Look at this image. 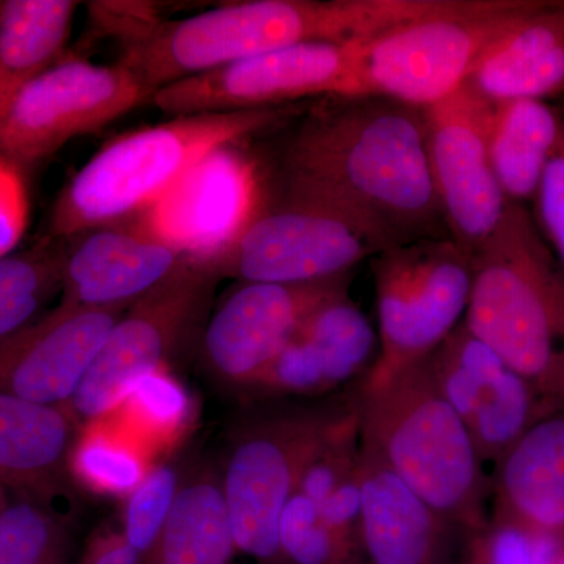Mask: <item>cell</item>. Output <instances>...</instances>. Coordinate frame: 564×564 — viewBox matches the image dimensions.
Instances as JSON below:
<instances>
[{
	"label": "cell",
	"mask_w": 564,
	"mask_h": 564,
	"mask_svg": "<svg viewBox=\"0 0 564 564\" xmlns=\"http://www.w3.org/2000/svg\"><path fill=\"white\" fill-rule=\"evenodd\" d=\"M282 182V191L333 204L391 245L451 239L419 107L329 98L289 139Z\"/></svg>",
	"instance_id": "1"
},
{
	"label": "cell",
	"mask_w": 564,
	"mask_h": 564,
	"mask_svg": "<svg viewBox=\"0 0 564 564\" xmlns=\"http://www.w3.org/2000/svg\"><path fill=\"white\" fill-rule=\"evenodd\" d=\"M440 0H248L177 21H143L121 65L152 91L207 70L311 41L369 39Z\"/></svg>",
	"instance_id": "2"
},
{
	"label": "cell",
	"mask_w": 564,
	"mask_h": 564,
	"mask_svg": "<svg viewBox=\"0 0 564 564\" xmlns=\"http://www.w3.org/2000/svg\"><path fill=\"white\" fill-rule=\"evenodd\" d=\"M463 323L544 399H564V270L524 204L470 256Z\"/></svg>",
	"instance_id": "3"
},
{
	"label": "cell",
	"mask_w": 564,
	"mask_h": 564,
	"mask_svg": "<svg viewBox=\"0 0 564 564\" xmlns=\"http://www.w3.org/2000/svg\"><path fill=\"white\" fill-rule=\"evenodd\" d=\"M292 113L288 106L184 115L122 133L93 154L62 188L51 214L50 239L66 242L139 217L212 152L272 131Z\"/></svg>",
	"instance_id": "4"
},
{
	"label": "cell",
	"mask_w": 564,
	"mask_h": 564,
	"mask_svg": "<svg viewBox=\"0 0 564 564\" xmlns=\"http://www.w3.org/2000/svg\"><path fill=\"white\" fill-rule=\"evenodd\" d=\"M359 433L397 477L447 524L485 529L489 484L462 417L426 358L375 391L358 389Z\"/></svg>",
	"instance_id": "5"
},
{
	"label": "cell",
	"mask_w": 564,
	"mask_h": 564,
	"mask_svg": "<svg viewBox=\"0 0 564 564\" xmlns=\"http://www.w3.org/2000/svg\"><path fill=\"white\" fill-rule=\"evenodd\" d=\"M532 0H440L429 13L362 39L355 98L426 109L463 87L488 47Z\"/></svg>",
	"instance_id": "6"
},
{
	"label": "cell",
	"mask_w": 564,
	"mask_h": 564,
	"mask_svg": "<svg viewBox=\"0 0 564 564\" xmlns=\"http://www.w3.org/2000/svg\"><path fill=\"white\" fill-rule=\"evenodd\" d=\"M356 408L358 392L321 406L270 411L240 426L221 477L237 551L282 564V511L306 467Z\"/></svg>",
	"instance_id": "7"
},
{
	"label": "cell",
	"mask_w": 564,
	"mask_h": 564,
	"mask_svg": "<svg viewBox=\"0 0 564 564\" xmlns=\"http://www.w3.org/2000/svg\"><path fill=\"white\" fill-rule=\"evenodd\" d=\"M378 355L359 389L375 391L423 361L462 325L470 258L452 239L393 245L372 258Z\"/></svg>",
	"instance_id": "8"
},
{
	"label": "cell",
	"mask_w": 564,
	"mask_h": 564,
	"mask_svg": "<svg viewBox=\"0 0 564 564\" xmlns=\"http://www.w3.org/2000/svg\"><path fill=\"white\" fill-rule=\"evenodd\" d=\"M389 247L386 237L348 212L282 191L276 202L267 198L215 270L240 282L302 284L351 273Z\"/></svg>",
	"instance_id": "9"
},
{
	"label": "cell",
	"mask_w": 564,
	"mask_h": 564,
	"mask_svg": "<svg viewBox=\"0 0 564 564\" xmlns=\"http://www.w3.org/2000/svg\"><path fill=\"white\" fill-rule=\"evenodd\" d=\"M220 274L187 261L128 307L66 404L77 422L95 421L120 406L135 386L191 344L206 326Z\"/></svg>",
	"instance_id": "10"
},
{
	"label": "cell",
	"mask_w": 564,
	"mask_h": 564,
	"mask_svg": "<svg viewBox=\"0 0 564 564\" xmlns=\"http://www.w3.org/2000/svg\"><path fill=\"white\" fill-rule=\"evenodd\" d=\"M154 91L120 62L61 58L18 95L0 124V154L22 170L68 141L106 128L152 102Z\"/></svg>",
	"instance_id": "11"
},
{
	"label": "cell",
	"mask_w": 564,
	"mask_h": 564,
	"mask_svg": "<svg viewBox=\"0 0 564 564\" xmlns=\"http://www.w3.org/2000/svg\"><path fill=\"white\" fill-rule=\"evenodd\" d=\"M311 41L254 55L161 88L152 104L172 117L288 107L307 98H355L359 44Z\"/></svg>",
	"instance_id": "12"
},
{
	"label": "cell",
	"mask_w": 564,
	"mask_h": 564,
	"mask_svg": "<svg viewBox=\"0 0 564 564\" xmlns=\"http://www.w3.org/2000/svg\"><path fill=\"white\" fill-rule=\"evenodd\" d=\"M423 113L430 166L448 237L470 258L510 206L489 159L492 104L464 84Z\"/></svg>",
	"instance_id": "13"
},
{
	"label": "cell",
	"mask_w": 564,
	"mask_h": 564,
	"mask_svg": "<svg viewBox=\"0 0 564 564\" xmlns=\"http://www.w3.org/2000/svg\"><path fill=\"white\" fill-rule=\"evenodd\" d=\"M259 163L240 144L212 152L135 218L191 262L214 267L265 204Z\"/></svg>",
	"instance_id": "14"
},
{
	"label": "cell",
	"mask_w": 564,
	"mask_h": 564,
	"mask_svg": "<svg viewBox=\"0 0 564 564\" xmlns=\"http://www.w3.org/2000/svg\"><path fill=\"white\" fill-rule=\"evenodd\" d=\"M350 282L351 273L302 284L240 282L204 326V366L247 391L315 310L350 292Z\"/></svg>",
	"instance_id": "15"
},
{
	"label": "cell",
	"mask_w": 564,
	"mask_h": 564,
	"mask_svg": "<svg viewBox=\"0 0 564 564\" xmlns=\"http://www.w3.org/2000/svg\"><path fill=\"white\" fill-rule=\"evenodd\" d=\"M426 364L437 389L469 430L481 463H499L543 421L544 397L464 323Z\"/></svg>",
	"instance_id": "16"
},
{
	"label": "cell",
	"mask_w": 564,
	"mask_h": 564,
	"mask_svg": "<svg viewBox=\"0 0 564 564\" xmlns=\"http://www.w3.org/2000/svg\"><path fill=\"white\" fill-rule=\"evenodd\" d=\"M128 307L61 302L0 339V393L66 406Z\"/></svg>",
	"instance_id": "17"
},
{
	"label": "cell",
	"mask_w": 564,
	"mask_h": 564,
	"mask_svg": "<svg viewBox=\"0 0 564 564\" xmlns=\"http://www.w3.org/2000/svg\"><path fill=\"white\" fill-rule=\"evenodd\" d=\"M62 302L87 307L132 306L187 262L135 218L66 240Z\"/></svg>",
	"instance_id": "18"
},
{
	"label": "cell",
	"mask_w": 564,
	"mask_h": 564,
	"mask_svg": "<svg viewBox=\"0 0 564 564\" xmlns=\"http://www.w3.org/2000/svg\"><path fill=\"white\" fill-rule=\"evenodd\" d=\"M378 336L350 292L323 303L299 334L247 389L261 397L325 395L366 377Z\"/></svg>",
	"instance_id": "19"
},
{
	"label": "cell",
	"mask_w": 564,
	"mask_h": 564,
	"mask_svg": "<svg viewBox=\"0 0 564 564\" xmlns=\"http://www.w3.org/2000/svg\"><path fill=\"white\" fill-rule=\"evenodd\" d=\"M491 104L564 93V0H532L499 36L466 82Z\"/></svg>",
	"instance_id": "20"
},
{
	"label": "cell",
	"mask_w": 564,
	"mask_h": 564,
	"mask_svg": "<svg viewBox=\"0 0 564 564\" xmlns=\"http://www.w3.org/2000/svg\"><path fill=\"white\" fill-rule=\"evenodd\" d=\"M359 541L372 564H437L451 524L361 440Z\"/></svg>",
	"instance_id": "21"
},
{
	"label": "cell",
	"mask_w": 564,
	"mask_h": 564,
	"mask_svg": "<svg viewBox=\"0 0 564 564\" xmlns=\"http://www.w3.org/2000/svg\"><path fill=\"white\" fill-rule=\"evenodd\" d=\"M77 421L66 406L0 393V485L54 508L68 491Z\"/></svg>",
	"instance_id": "22"
},
{
	"label": "cell",
	"mask_w": 564,
	"mask_h": 564,
	"mask_svg": "<svg viewBox=\"0 0 564 564\" xmlns=\"http://www.w3.org/2000/svg\"><path fill=\"white\" fill-rule=\"evenodd\" d=\"M496 524L564 541V417L534 423L497 463Z\"/></svg>",
	"instance_id": "23"
},
{
	"label": "cell",
	"mask_w": 564,
	"mask_h": 564,
	"mask_svg": "<svg viewBox=\"0 0 564 564\" xmlns=\"http://www.w3.org/2000/svg\"><path fill=\"white\" fill-rule=\"evenodd\" d=\"M562 129L563 113L545 101L492 104L489 159L508 202H534Z\"/></svg>",
	"instance_id": "24"
},
{
	"label": "cell",
	"mask_w": 564,
	"mask_h": 564,
	"mask_svg": "<svg viewBox=\"0 0 564 564\" xmlns=\"http://www.w3.org/2000/svg\"><path fill=\"white\" fill-rule=\"evenodd\" d=\"M76 10L69 0L0 2V124L18 95L63 57Z\"/></svg>",
	"instance_id": "25"
},
{
	"label": "cell",
	"mask_w": 564,
	"mask_h": 564,
	"mask_svg": "<svg viewBox=\"0 0 564 564\" xmlns=\"http://www.w3.org/2000/svg\"><path fill=\"white\" fill-rule=\"evenodd\" d=\"M236 551L221 477L199 470L181 480L172 514L140 564H229Z\"/></svg>",
	"instance_id": "26"
},
{
	"label": "cell",
	"mask_w": 564,
	"mask_h": 564,
	"mask_svg": "<svg viewBox=\"0 0 564 564\" xmlns=\"http://www.w3.org/2000/svg\"><path fill=\"white\" fill-rule=\"evenodd\" d=\"M0 564H70L68 525L54 508L18 497L0 511Z\"/></svg>",
	"instance_id": "27"
},
{
	"label": "cell",
	"mask_w": 564,
	"mask_h": 564,
	"mask_svg": "<svg viewBox=\"0 0 564 564\" xmlns=\"http://www.w3.org/2000/svg\"><path fill=\"white\" fill-rule=\"evenodd\" d=\"M282 564H350L351 545L323 521L313 500L293 492L280 521Z\"/></svg>",
	"instance_id": "28"
},
{
	"label": "cell",
	"mask_w": 564,
	"mask_h": 564,
	"mask_svg": "<svg viewBox=\"0 0 564 564\" xmlns=\"http://www.w3.org/2000/svg\"><path fill=\"white\" fill-rule=\"evenodd\" d=\"M180 486L176 469L161 464L148 470L143 480L126 496L121 532L140 555H147L158 541L172 514Z\"/></svg>",
	"instance_id": "29"
},
{
	"label": "cell",
	"mask_w": 564,
	"mask_h": 564,
	"mask_svg": "<svg viewBox=\"0 0 564 564\" xmlns=\"http://www.w3.org/2000/svg\"><path fill=\"white\" fill-rule=\"evenodd\" d=\"M70 473L101 491L124 496L147 475L132 447L99 433L77 440L70 454Z\"/></svg>",
	"instance_id": "30"
},
{
	"label": "cell",
	"mask_w": 564,
	"mask_h": 564,
	"mask_svg": "<svg viewBox=\"0 0 564 564\" xmlns=\"http://www.w3.org/2000/svg\"><path fill=\"white\" fill-rule=\"evenodd\" d=\"M65 245L58 240L21 252H11L0 259V302L50 296L61 289Z\"/></svg>",
	"instance_id": "31"
},
{
	"label": "cell",
	"mask_w": 564,
	"mask_h": 564,
	"mask_svg": "<svg viewBox=\"0 0 564 564\" xmlns=\"http://www.w3.org/2000/svg\"><path fill=\"white\" fill-rule=\"evenodd\" d=\"M31 220V199L21 166L0 154V259L17 251Z\"/></svg>",
	"instance_id": "32"
},
{
	"label": "cell",
	"mask_w": 564,
	"mask_h": 564,
	"mask_svg": "<svg viewBox=\"0 0 564 564\" xmlns=\"http://www.w3.org/2000/svg\"><path fill=\"white\" fill-rule=\"evenodd\" d=\"M534 203L538 228L554 248L564 270V115L562 135L545 169Z\"/></svg>",
	"instance_id": "33"
},
{
	"label": "cell",
	"mask_w": 564,
	"mask_h": 564,
	"mask_svg": "<svg viewBox=\"0 0 564 564\" xmlns=\"http://www.w3.org/2000/svg\"><path fill=\"white\" fill-rule=\"evenodd\" d=\"M131 397L140 417L159 432L174 429L185 413V399L177 386L158 373L141 380Z\"/></svg>",
	"instance_id": "34"
},
{
	"label": "cell",
	"mask_w": 564,
	"mask_h": 564,
	"mask_svg": "<svg viewBox=\"0 0 564 564\" xmlns=\"http://www.w3.org/2000/svg\"><path fill=\"white\" fill-rule=\"evenodd\" d=\"M480 534V564H534L533 536L524 530L494 522Z\"/></svg>",
	"instance_id": "35"
},
{
	"label": "cell",
	"mask_w": 564,
	"mask_h": 564,
	"mask_svg": "<svg viewBox=\"0 0 564 564\" xmlns=\"http://www.w3.org/2000/svg\"><path fill=\"white\" fill-rule=\"evenodd\" d=\"M143 555L129 544L121 530H98L88 538L76 564H140Z\"/></svg>",
	"instance_id": "36"
},
{
	"label": "cell",
	"mask_w": 564,
	"mask_h": 564,
	"mask_svg": "<svg viewBox=\"0 0 564 564\" xmlns=\"http://www.w3.org/2000/svg\"><path fill=\"white\" fill-rule=\"evenodd\" d=\"M44 302L46 296H25L0 302V339L32 322Z\"/></svg>",
	"instance_id": "37"
},
{
	"label": "cell",
	"mask_w": 564,
	"mask_h": 564,
	"mask_svg": "<svg viewBox=\"0 0 564 564\" xmlns=\"http://www.w3.org/2000/svg\"><path fill=\"white\" fill-rule=\"evenodd\" d=\"M10 500L7 499V489L3 488L2 485H0V511L3 510V508L7 507V505H9Z\"/></svg>",
	"instance_id": "38"
},
{
	"label": "cell",
	"mask_w": 564,
	"mask_h": 564,
	"mask_svg": "<svg viewBox=\"0 0 564 564\" xmlns=\"http://www.w3.org/2000/svg\"><path fill=\"white\" fill-rule=\"evenodd\" d=\"M552 564H564V545L562 551H560L558 556H556L555 562Z\"/></svg>",
	"instance_id": "39"
}]
</instances>
